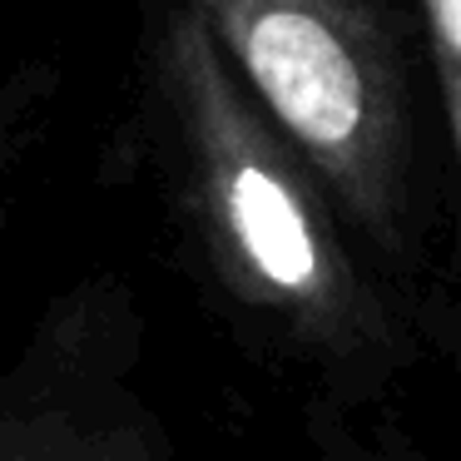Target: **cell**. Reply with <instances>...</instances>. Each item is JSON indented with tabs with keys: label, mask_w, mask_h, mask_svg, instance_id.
<instances>
[{
	"label": "cell",
	"mask_w": 461,
	"mask_h": 461,
	"mask_svg": "<svg viewBox=\"0 0 461 461\" xmlns=\"http://www.w3.org/2000/svg\"><path fill=\"white\" fill-rule=\"evenodd\" d=\"M65 80L50 60H21L0 75V223L11 213V189L41 144Z\"/></svg>",
	"instance_id": "277c9868"
},
{
	"label": "cell",
	"mask_w": 461,
	"mask_h": 461,
	"mask_svg": "<svg viewBox=\"0 0 461 461\" xmlns=\"http://www.w3.org/2000/svg\"><path fill=\"white\" fill-rule=\"evenodd\" d=\"M140 372V312L120 273L50 303L0 377V461H179Z\"/></svg>",
	"instance_id": "3957f363"
},
{
	"label": "cell",
	"mask_w": 461,
	"mask_h": 461,
	"mask_svg": "<svg viewBox=\"0 0 461 461\" xmlns=\"http://www.w3.org/2000/svg\"><path fill=\"white\" fill-rule=\"evenodd\" d=\"M229 342L308 402L377 411L451 357L456 312L397 278L263 120L189 0H134L120 149Z\"/></svg>",
	"instance_id": "6da1fadb"
},
{
	"label": "cell",
	"mask_w": 461,
	"mask_h": 461,
	"mask_svg": "<svg viewBox=\"0 0 461 461\" xmlns=\"http://www.w3.org/2000/svg\"><path fill=\"white\" fill-rule=\"evenodd\" d=\"M357 239L456 312V169L417 0H189Z\"/></svg>",
	"instance_id": "7a4b0ae2"
},
{
	"label": "cell",
	"mask_w": 461,
	"mask_h": 461,
	"mask_svg": "<svg viewBox=\"0 0 461 461\" xmlns=\"http://www.w3.org/2000/svg\"><path fill=\"white\" fill-rule=\"evenodd\" d=\"M417 5H421V31H427V60L441 120L461 140V0H417Z\"/></svg>",
	"instance_id": "8992f818"
},
{
	"label": "cell",
	"mask_w": 461,
	"mask_h": 461,
	"mask_svg": "<svg viewBox=\"0 0 461 461\" xmlns=\"http://www.w3.org/2000/svg\"><path fill=\"white\" fill-rule=\"evenodd\" d=\"M367 411H338L308 402L312 461H427L397 427H367Z\"/></svg>",
	"instance_id": "5b68a950"
}]
</instances>
